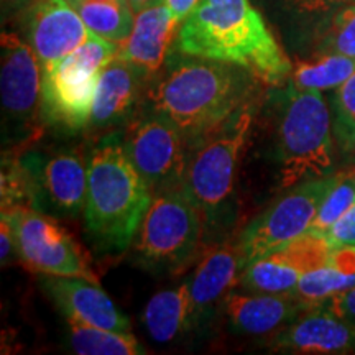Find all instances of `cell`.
<instances>
[{
	"label": "cell",
	"instance_id": "6da1fadb",
	"mask_svg": "<svg viewBox=\"0 0 355 355\" xmlns=\"http://www.w3.org/2000/svg\"><path fill=\"white\" fill-rule=\"evenodd\" d=\"M184 56L241 66L257 81L279 86L293 66L250 0H201L180 25Z\"/></svg>",
	"mask_w": 355,
	"mask_h": 355
},
{
	"label": "cell",
	"instance_id": "7a4b0ae2",
	"mask_svg": "<svg viewBox=\"0 0 355 355\" xmlns=\"http://www.w3.org/2000/svg\"><path fill=\"white\" fill-rule=\"evenodd\" d=\"M150 92L153 110L198 140L245 107L257 79L241 66L189 56Z\"/></svg>",
	"mask_w": 355,
	"mask_h": 355
},
{
	"label": "cell",
	"instance_id": "3957f363",
	"mask_svg": "<svg viewBox=\"0 0 355 355\" xmlns=\"http://www.w3.org/2000/svg\"><path fill=\"white\" fill-rule=\"evenodd\" d=\"M153 196L122 145L110 144L92 152L87 163L84 217L89 234L101 245L110 250L130 245Z\"/></svg>",
	"mask_w": 355,
	"mask_h": 355
},
{
	"label": "cell",
	"instance_id": "277c9868",
	"mask_svg": "<svg viewBox=\"0 0 355 355\" xmlns=\"http://www.w3.org/2000/svg\"><path fill=\"white\" fill-rule=\"evenodd\" d=\"M278 159L283 189L331 173V112L319 91L290 87L278 132Z\"/></svg>",
	"mask_w": 355,
	"mask_h": 355
},
{
	"label": "cell",
	"instance_id": "5b68a950",
	"mask_svg": "<svg viewBox=\"0 0 355 355\" xmlns=\"http://www.w3.org/2000/svg\"><path fill=\"white\" fill-rule=\"evenodd\" d=\"M121 44L91 33L55 66L42 73L44 121L76 132L89 125L101 71L119 55Z\"/></svg>",
	"mask_w": 355,
	"mask_h": 355
},
{
	"label": "cell",
	"instance_id": "8992f818",
	"mask_svg": "<svg viewBox=\"0 0 355 355\" xmlns=\"http://www.w3.org/2000/svg\"><path fill=\"white\" fill-rule=\"evenodd\" d=\"M252 125L250 109L242 107L229 121L199 137L188 157L181 188L202 217L216 219L234 189L239 158Z\"/></svg>",
	"mask_w": 355,
	"mask_h": 355
},
{
	"label": "cell",
	"instance_id": "52a82bcc",
	"mask_svg": "<svg viewBox=\"0 0 355 355\" xmlns=\"http://www.w3.org/2000/svg\"><path fill=\"white\" fill-rule=\"evenodd\" d=\"M202 214L181 186L155 193L133 248L150 268H180L196 255L201 241Z\"/></svg>",
	"mask_w": 355,
	"mask_h": 355
},
{
	"label": "cell",
	"instance_id": "ba28073f",
	"mask_svg": "<svg viewBox=\"0 0 355 355\" xmlns=\"http://www.w3.org/2000/svg\"><path fill=\"white\" fill-rule=\"evenodd\" d=\"M334 180L336 175H327L293 186L290 193L252 220L237 241L243 268L260 257L309 232L319 206Z\"/></svg>",
	"mask_w": 355,
	"mask_h": 355
},
{
	"label": "cell",
	"instance_id": "9c48e42d",
	"mask_svg": "<svg viewBox=\"0 0 355 355\" xmlns=\"http://www.w3.org/2000/svg\"><path fill=\"white\" fill-rule=\"evenodd\" d=\"M2 217L10 224L15 254L26 268L40 275L83 277L99 283L81 248L55 220L26 206L3 207Z\"/></svg>",
	"mask_w": 355,
	"mask_h": 355
},
{
	"label": "cell",
	"instance_id": "30bf717a",
	"mask_svg": "<svg viewBox=\"0 0 355 355\" xmlns=\"http://www.w3.org/2000/svg\"><path fill=\"white\" fill-rule=\"evenodd\" d=\"M184 133L163 114L139 119L128 127L123 152L155 193L181 186L188 163Z\"/></svg>",
	"mask_w": 355,
	"mask_h": 355
},
{
	"label": "cell",
	"instance_id": "8fae6325",
	"mask_svg": "<svg viewBox=\"0 0 355 355\" xmlns=\"http://www.w3.org/2000/svg\"><path fill=\"white\" fill-rule=\"evenodd\" d=\"M332 248L326 235L306 232L248 263L237 283L243 290L254 293H291L306 273L329 259Z\"/></svg>",
	"mask_w": 355,
	"mask_h": 355
},
{
	"label": "cell",
	"instance_id": "7c38bea8",
	"mask_svg": "<svg viewBox=\"0 0 355 355\" xmlns=\"http://www.w3.org/2000/svg\"><path fill=\"white\" fill-rule=\"evenodd\" d=\"M21 17L26 42L42 73L81 46L92 33L68 0H37Z\"/></svg>",
	"mask_w": 355,
	"mask_h": 355
},
{
	"label": "cell",
	"instance_id": "4fadbf2b",
	"mask_svg": "<svg viewBox=\"0 0 355 355\" xmlns=\"http://www.w3.org/2000/svg\"><path fill=\"white\" fill-rule=\"evenodd\" d=\"M0 92L8 121L25 125L42 112V68L28 42L15 33L0 37Z\"/></svg>",
	"mask_w": 355,
	"mask_h": 355
},
{
	"label": "cell",
	"instance_id": "5bb4252c",
	"mask_svg": "<svg viewBox=\"0 0 355 355\" xmlns=\"http://www.w3.org/2000/svg\"><path fill=\"white\" fill-rule=\"evenodd\" d=\"M40 285L69 322L132 332L130 321L119 311L97 282L83 277L40 275Z\"/></svg>",
	"mask_w": 355,
	"mask_h": 355
},
{
	"label": "cell",
	"instance_id": "9a60e30c",
	"mask_svg": "<svg viewBox=\"0 0 355 355\" xmlns=\"http://www.w3.org/2000/svg\"><path fill=\"white\" fill-rule=\"evenodd\" d=\"M272 345L295 354L355 352V324L337 316L327 304H319L279 329Z\"/></svg>",
	"mask_w": 355,
	"mask_h": 355
},
{
	"label": "cell",
	"instance_id": "2e32d148",
	"mask_svg": "<svg viewBox=\"0 0 355 355\" xmlns=\"http://www.w3.org/2000/svg\"><path fill=\"white\" fill-rule=\"evenodd\" d=\"M180 25L165 0H162L137 13L132 33L121 43L117 56L150 76L162 68Z\"/></svg>",
	"mask_w": 355,
	"mask_h": 355
},
{
	"label": "cell",
	"instance_id": "e0dca14e",
	"mask_svg": "<svg viewBox=\"0 0 355 355\" xmlns=\"http://www.w3.org/2000/svg\"><path fill=\"white\" fill-rule=\"evenodd\" d=\"M301 309L306 308L291 293H227L224 298V311L232 329L250 336L278 332L295 321Z\"/></svg>",
	"mask_w": 355,
	"mask_h": 355
},
{
	"label": "cell",
	"instance_id": "ac0fdd59",
	"mask_svg": "<svg viewBox=\"0 0 355 355\" xmlns=\"http://www.w3.org/2000/svg\"><path fill=\"white\" fill-rule=\"evenodd\" d=\"M144 78L146 76L140 69L122 58L115 56L101 71L97 79L89 127L101 130L122 122L139 99L140 84Z\"/></svg>",
	"mask_w": 355,
	"mask_h": 355
},
{
	"label": "cell",
	"instance_id": "d6986e66",
	"mask_svg": "<svg viewBox=\"0 0 355 355\" xmlns=\"http://www.w3.org/2000/svg\"><path fill=\"white\" fill-rule=\"evenodd\" d=\"M355 286V247H334L329 259L306 273L291 295L306 309L326 304Z\"/></svg>",
	"mask_w": 355,
	"mask_h": 355
},
{
	"label": "cell",
	"instance_id": "ffe728a7",
	"mask_svg": "<svg viewBox=\"0 0 355 355\" xmlns=\"http://www.w3.org/2000/svg\"><path fill=\"white\" fill-rule=\"evenodd\" d=\"M242 270V255L237 243L207 252L189 283L196 319L220 296L227 295L230 288L239 282Z\"/></svg>",
	"mask_w": 355,
	"mask_h": 355
},
{
	"label": "cell",
	"instance_id": "44dd1931",
	"mask_svg": "<svg viewBox=\"0 0 355 355\" xmlns=\"http://www.w3.org/2000/svg\"><path fill=\"white\" fill-rule=\"evenodd\" d=\"M42 183L48 201L63 214L84 209L87 194V166L78 155L60 153L44 163Z\"/></svg>",
	"mask_w": 355,
	"mask_h": 355
},
{
	"label": "cell",
	"instance_id": "7402d4cb",
	"mask_svg": "<svg viewBox=\"0 0 355 355\" xmlns=\"http://www.w3.org/2000/svg\"><path fill=\"white\" fill-rule=\"evenodd\" d=\"M196 321L189 283L159 291L144 311V324L157 343H170Z\"/></svg>",
	"mask_w": 355,
	"mask_h": 355
},
{
	"label": "cell",
	"instance_id": "603a6c76",
	"mask_svg": "<svg viewBox=\"0 0 355 355\" xmlns=\"http://www.w3.org/2000/svg\"><path fill=\"white\" fill-rule=\"evenodd\" d=\"M92 33L121 44L132 33L135 13L127 0H68Z\"/></svg>",
	"mask_w": 355,
	"mask_h": 355
},
{
	"label": "cell",
	"instance_id": "cb8c5ba5",
	"mask_svg": "<svg viewBox=\"0 0 355 355\" xmlns=\"http://www.w3.org/2000/svg\"><path fill=\"white\" fill-rule=\"evenodd\" d=\"M355 73V58L318 53L311 61H298L291 71V87L300 91L337 89Z\"/></svg>",
	"mask_w": 355,
	"mask_h": 355
},
{
	"label": "cell",
	"instance_id": "d4e9b609",
	"mask_svg": "<svg viewBox=\"0 0 355 355\" xmlns=\"http://www.w3.org/2000/svg\"><path fill=\"white\" fill-rule=\"evenodd\" d=\"M69 344L76 354L83 355H144L132 332H121L69 322Z\"/></svg>",
	"mask_w": 355,
	"mask_h": 355
},
{
	"label": "cell",
	"instance_id": "484cf974",
	"mask_svg": "<svg viewBox=\"0 0 355 355\" xmlns=\"http://www.w3.org/2000/svg\"><path fill=\"white\" fill-rule=\"evenodd\" d=\"M318 53L355 58V3L332 12L318 35Z\"/></svg>",
	"mask_w": 355,
	"mask_h": 355
},
{
	"label": "cell",
	"instance_id": "4316f807",
	"mask_svg": "<svg viewBox=\"0 0 355 355\" xmlns=\"http://www.w3.org/2000/svg\"><path fill=\"white\" fill-rule=\"evenodd\" d=\"M355 202V170L337 173L334 183L319 206L309 232L324 235L334 222Z\"/></svg>",
	"mask_w": 355,
	"mask_h": 355
},
{
	"label": "cell",
	"instance_id": "83f0119b",
	"mask_svg": "<svg viewBox=\"0 0 355 355\" xmlns=\"http://www.w3.org/2000/svg\"><path fill=\"white\" fill-rule=\"evenodd\" d=\"M334 132L343 148H355V73L337 87L334 96Z\"/></svg>",
	"mask_w": 355,
	"mask_h": 355
},
{
	"label": "cell",
	"instance_id": "f1b7e54d",
	"mask_svg": "<svg viewBox=\"0 0 355 355\" xmlns=\"http://www.w3.org/2000/svg\"><path fill=\"white\" fill-rule=\"evenodd\" d=\"M324 235L332 247H355V202Z\"/></svg>",
	"mask_w": 355,
	"mask_h": 355
},
{
	"label": "cell",
	"instance_id": "f546056e",
	"mask_svg": "<svg viewBox=\"0 0 355 355\" xmlns=\"http://www.w3.org/2000/svg\"><path fill=\"white\" fill-rule=\"evenodd\" d=\"M331 311L350 324H355V286L326 303Z\"/></svg>",
	"mask_w": 355,
	"mask_h": 355
},
{
	"label": "cell",
	"instance_id": "4dcf8cb0",
	"mask_svg": "<svg viewBox=\"0 0 355 355\" xmlns=\"http://www.w3.org/2000/svg\"><path fill=\"white\" fill-rule=\"evenodd\" d=\"M355 3V0H298L295 3L296 10L304 13H319V12H332L336 8Z\"/></svg>",
	"mask_w": 355,
	"mask_h": 355
},
{
	"label": "cell",
	"instance_id": "1f68e13d",
	"mask_svg": "<svg viewBox=\"0 0 355 355\" xmlns=\"http://www.w3.org/2000/svg\"><path fill=\"white\" fill-rule=\"evenodd\" d=\"M0 260H2V265H6V261L10 259L12 252H15V241H13V232L10 224H8L7 219L0 222Z\"/></svg>",
	"mask_w": 355,
	"mask_h": 355
},
{
	"label": "cell",
	"instance_id": "d6a6232c",
	"mask_svg": "<svg viewBox=\"0 0 355 355\" xmlns=\"http://www.w3.org/2000/svg\"><path fill=\"white\" fill-rule=\"evenodd\" d=\"M166 6L170 7V10L175 15V19L183 24V20L194 10V7L198 6L201 0H165Z\"/></svg>",
	"mask_w": 355,
	"mask_h": 355
},
{
	"label": "cell",
	"instance_id": "836d02e7",
	"mask_svg": "<svg viewBox=\"0 0 355 355\" xmlns=\"http://www.w3.org/2000/svg\"><path fill=\"white\" fill-rule=\"evenodd\" d=\"M35 2H37V0H2V17L7 19V17L12 15H21V13L28 10Z\"/></svg>",
	"mask_w": 355,
	"mask_h": 355
},
{
	"label": "cell",
	"instance_id": "e575fe53",
	"mask_svg": "<svg viewBox=\"0 0 355 355\" xmlns=\"http://www.w3.org/2000/svg\"><path fill=\"white\" fill-rule=\"evenodd\" d=\"M127 2L130 3L133 13H135V15H137V13H139V12L155 6V3L162 2V0H127Z\"/></svg>",
	"mask_w": 355,
	"mask_h": 355
},
{
	"label": "cell",
	"instance_id": "d590c367",
	"mask_svg": "<svg viewBox=\"0 0 355 355\" xmlns=\"http://www.w3.org/2000/svg\"><path fill=\"white\" fill-rule=\"evenodd\" d=\"M286 2H288V3H291V6H295V3L298 2V0H286Z\"/></svg>",
	"mask_w": 355,
	"mask_h": 355
}]
</instances>
